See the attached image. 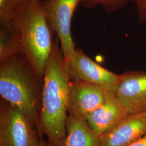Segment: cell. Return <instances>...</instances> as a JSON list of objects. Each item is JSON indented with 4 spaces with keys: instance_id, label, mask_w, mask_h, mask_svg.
I'll return each mask as SVG.
<instances>
[{
    "instance_id": "30bf717a",
    "label": "cell",
    "mask_w": 146,
    "mask_h": 146,
    "mask_svg": "<svg viewBox=\"0 0 146 146\" xmlns=\"http://www.w3.org/2000/svg\"><path fill=\"white\" fill-rule=\"evenodd\" d=\"M129 113L115 93H107L104 103L92 112L85 121L100 136L110 130Z\"/></svg>"
},
{
    "instance_id": "277c9868",
    "label": "cell",
    "mask_w": 146,
    "mask_h": 146,
    "mask_svg": "<svg viewBox=\"0 0 146 146\" xmlns=\"http://www.w3.org/2000/svg\"><path fill=\"white\" fill-rule=\"evenodd\" d=\"M41 135L36 125L21 110L1 99L0 146H37Z\"/></svg>"
},
{
    "instance_id": "7a4b0ae2",
    "label": "cell",
    "mask_w": 146,
    "mask_h": 146,
    "mask_svg": "<svg viewBox=\"0 0 146 146\" xmlns=\"http://www.w3.org/2000/svg\"><path fill=\"white\" fill-rule=\"evenodd\" d=\"M43 82V79L21 54L0 63L1 98L27 115L40 134Z\"/></svg>"
},
{
    "instance_id": "52a82bcc",
    "label": "cell",
    "mask_w": 146,
    "mask_h": 146,
    "mask_svg": "<svg viewBox=\"0 0 146 146\" xmlns=\"http://www.w3.org/2000/svg\"><path fill=\"white\" fill-rule=\"evenodd\" d=\"M106 93L107 92L96 86L71 80L68 115L86 120L92 112L104 103Z\"/></svg>"
},
{
    "instance_id": "3957f363",
    "label": "cell",
    "mask_w": 146,
    "mask_h": 146,
    "mask_svg": "<svg viewBox=\"0 0 146 146\" xmlns=\"http://www.w3.org/2000/svg\"><path fill=\"white\" fill-rule=\"evenodd\" d=\"M13 23L20 33V54L43 79L54 41L42 1L21 2Z\"/></svg>"
},
{
    "instance_id": "9c48e42d",
    "label": "cell",
    "mask_w": 146,
    "mask_h": 146,
    "mask_svg": "<svg viewBox=\"0 0 146 146\" xmlns=\"http://www.w3.org/2000/svg\"><path fill=\"white\" fill-rule=\"evenodd\" d=\"M146 135V111L129 114L100 136V146H127Z\"/></svg>"
},
{
    "instance_id": "2e32d148",
    "label": "cell",
    "mask_w": 146,
    "mask_h": 146,
    "mask_svg": "<svg viewBox=\"0 0 146 146\" xmlns=\"http://www.w3.org/2000/svg\"><path fill=\"white\" fill-rule=\"evenodd\" d=\"M127 146H146V135Z\"/></svg>"
},
{
    "instance_id": "8fae6325",
    "label": "cell",
    "mask_w": 146,
    "mask_h": 146,
    "mask_svg": "<svg viewBox=\"0 0 146 146\" xmlns=\"http://www.w3.org/2000/svg\"><path fill=\"white\" fill-rule=\"evenodd\" d=\"M60 146H100V136L85 120L68 115L66 135Z\"/></svg>"
},
{
    "instance_id": "9a60e30c",
    "label": "cell",
    "mask_w": 146,
    "mask_h": 146,
    "mask_svg": "<svg viewBox=\"0 0 146 146\" xmlns=\"http://www.w3.org/2000/svg\"><path fill=\"white\" fill-rule=\"evenodd\" d=\"M134 2L139 21L146 23V0H135Z\"/></svg>"
},
{
    "instance_id": "ba28073f",
    "label": "cell",
    "mask_w": 146,
    "mask_h": 146,
    "mask_svg": "<svg viewBox=\"0 0 146 146\" xmlns=\"http://www.w3.org/2000/svg\"><path fill=\"white\" fill-rule=\"evenodd\" d=\"M115 95L129 114L146 111V73L129 70L120 74Z\"/></svg>"
},
{
    "instance_id": "5bb4252c",
    "label": "cell",
    "mask_w": 146,
    "mask_h": 146,
    "mask_svg": "<svg viewBox=\"0 0 146 146\" xmlns=\"http://www.w3.org/2000/svg\"><path fill=\"white\" fill-rule=\"evenodd\" d=\"M22 0H0V22H13Z\"/></svg>"
},
{
    "instance_id": "8992f818",
    "label": "cell",
    "mask_w": 146,
    "mask_h": 146,
    "mask_svg": "<svg viewBox=\"0 0 146 146\" xmlns=\"http://www.w3.org/2000/svg\"><path fill=\"white\" fill-rule=\"evenodd\" d=\"M67 64L72 80L85 82L96 86L107 93H115L120 75L113 73L95 62L81 48H75Z\"/></svg>"
},
{
    "instance_id": "7c38bea8",
    "label": "cell",
    "mask_w": 146,
    "mask_h": 146,
    "mask_svg": "<svg viewBox=\"0 0 146 146\" xmlns=\"http://www.w3.org/2000/svg\"><path fill=\"white\" fill-rule=\"evenodd\" d=\"M20 33L13 22H0V63L20 54Z\"/></svg>"
},
{
    "instance_id": "6da1fadb",
    "label": "cell",
    "mask_w": 146,
    "mask_h": 146,
    "mask_svg": "<svg viewBox=\"0 0 146 146\" xmlns=\"http://www.w3.org/2000/svg\"><path fill=\"white\" fill-rule=\"evenodd\" d=\"M71 78L58 37L43 76L40 111V134L53 146H60L66 135Z\"/></svg>"
},
{
    "instance_id": "5b68a950",
    "label": "cell",
    "mask_w": 146,
    "mask_h": 146,
    "mask_svg": "<svg viewBox=\"0 0 146 146\" xmlns=\"http://www.w3.org/2000/svg\"><path fill=\"white\" fill-rule=\"evenodd\" d=\"M82 0H44L42 1L47 20L60 41L66 63L75 50L71 24L74 11Z\"/></svg>"
},
{
    "instance_id": "4fadbf2b",
    "label": "cell",
    "mask_w": 146,
    "mask_h": 146,
    "mask_svg": "<svg viewBox=\"0 0 146 146\" xmlns=\"http://www.w3.org/2000/svg\"><path fill=\"white\" fill-rule=\"evenodd\" d=\"M135 0H82L81 4L84 8H93L96 6H101L105 11L109 13L118 11L129 2Z\"/></svg>"
},
{
    "instance_id": "ac0fdd59",
    "label": "cell",
    "mask_w": 146,
    "mask_h": 146,
    "mask_svg": "<svg viewBox=\"0 0 146 146\" xmlns=\"http://www.w3.org/2000/svg\"><path fill=\"white\" fill-rule=\"evenodd\" d=\"M25 1V0H22V1Z\"/></svg>"
},
{
    "instance_id": "e0dca14e",
    "label": "cell",
    "mask_w": 146,
    "mask_h": 146,
    "mask_svg": "<svg viewBox=\"0 0 146 146\" xmlns=\"http://www.w3.org/2000/svg\"><path fill=\"white\" fill-rule=\"evenodd\" d=\"M37 146H53L48 141H44L43 139H40Z\"/></svg>"
}]
</instances>
